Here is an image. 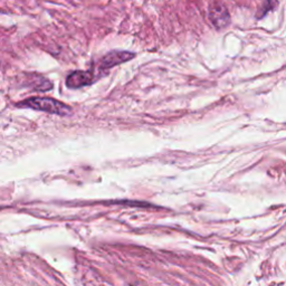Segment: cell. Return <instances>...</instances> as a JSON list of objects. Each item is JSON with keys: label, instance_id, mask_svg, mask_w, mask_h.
Listing matches in <instances>:
<instances>
[{"label": "cell", "instance_id": "277c9868", "mask_svg": "<svg viewBox=\"0 0 286 286\" xmlns=\"http://www.w3.org/2000/svg\"><path fill=\"white\" fill-rule=\"evenodd\" d=\"M94 78L93 74L90 72L84 70H75L73 73H70L67 79H66V86L72 90H78L81 87H84L86 85H90Z\"/></svg>", "mask_w": 286, "mask_h": 286}, {"label": "cell", "instance_id": "6da1fadb", "mask_svg": "<svg viewBox=\"0 0 286 286\" xmlns=\"http://www.w3.org/2000/svg\"><path fill=\"white\" fill-rule=\"evenodd\" d=\"M17 105L30 108L37 110V111H43L51 114H57L60 117H66V115H69L72 113V109L68 105L51 97H31L17 104Z\"/></svg>", "mask_w": 286, "mask_h": 286}, {"label": "cell", "instance_id": "3957f363", "mask_svg": "<svg viewBox=\"0 0 286 286\" xmlns=\"http://www.w3.org/2000/svg\"><path fill=\"white\" fill-rule=\"evenodd\" d=\"M134 57V54L125 51H113L106 54L101 60V68L108 69L114 67V66L120 65L122 63L128 62V60Z\"/></svg>", "mask_w": 286, "mask_h": 286}, {"label": "cell", "instance_id": "7a4b0ae2", "mask_svg": "<svg viewBox=\"0 0 286 286\" xmlns=\"http://www.w3.org/2000/svg\"><path fill=\"white\" fill-rule=\"evenodd\" d=\"M209 18L217 29L226 28L230 23V15L228 10L222 4L211 5L209 8Z\"/></svg>", "mask_w": 286, "mask_h": 286}]
</instances>
